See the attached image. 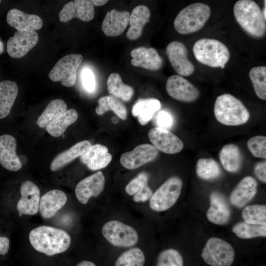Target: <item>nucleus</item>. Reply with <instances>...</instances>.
<instances>
[{"label": "nucleus", "instance_id": "3c124183", "mask_svg": "<svg viewBox=\"0 0 266 266\" xmlns=\"http://www.w3.org/2000/svg\"><path fill=\"white\" fill-rule=\"evenodd\" d=\"M18 158L22 165L26 164L27 162V157L25 155H21L18 157Z\"/></svg>", "mask_w": 266, "mask_h": 266}, {"label": "nucleus", "instance_id": "6e6d98bb", "mask_svg": "<svg viewBox=\"0 0 266 266\" xmlns=\"http://www.w3.org/2000/svg\"><path fill=\"white\" fill-rule=\"evenodd\" d=\"M0 2H1V0H0Z\"/></svg>", "mask_w": 266, "mask_h": 266}, {"label": "nucleus", "instance_id": "c756f323", "mask_svg": "<svg viewBox=\"0 0 266 266\" xmlns=\"http://www.w3.org/2000/svg\"><path fill=\"white\" fill-rule=\"evenodd\" d=\"M219 159L223 167L230 172H236L240 168L242 156L239 148L234 144L224 145L219 153Z\"/></svg>", "mask_w": 266, "mask_h": 266}, {"label": "nucleus", "instance_id": "2eb2a0df", "mask_svg": "<svg viewBox=\"0 0 266 266\" xmlns=\"http://www.w3.org/2000/svg\"><path fill=\"white\" fill-rule=\"evenodd\" d=\"M105 177L103 173L98 171L81 180L75 189V194L78 200L86 204L91 197H97L104 189Z\"/></svg>", "mask_w": 266, "mask_h": 266}, {"label": "nucleus", "instance_id": "72a5a7b5", "mask_svg": "<svg viewBox=\"0 0 266 266\" xmlns=\"http://www.w3.org/2000/svg\"><path fill=\"white\" fill-rule=\"evenodd\" d=\"M98 102V106L96 108L97 114L102 115L107 111L112 110L121 119H127L126 107L117 98L113 96H104L100 98Z\"/></svg>", "mask_w": 266, "mask_h": 266}, {"label": "nucleus", "instance_id": "8fccbe9b", "mask_svg": "<svg viewBox=\"0 0 266 266\" xmlns=\"http://www.w3.org/2000/svg\"><path fill=\"white\" fill-rule=\"evenodd\" d=\"M107 0H92L94 5L96 6H102L105 4L107 2Z\"/></svg>", "mask_w": 266, "mask_h": 266}, {"label": "nucleus", "instance_id": "4468645a", "mask_svg": "<svg viewBox=\"0 0 266 266\" xmlns=\"http://www.w3.org/2000/svg\"><path fill=\"white\" fill-rule=\"evenodd\" d=\"M38 35L35 31H16L7 42V52L13 58H20L26 55L37 44Z\"/></svg>", "mask_w": 266, "mask_h": 266}, {"label": "nucleus", "instance_id": "79ce46f5", "mask_svg": "<svg viewBox=\"0 0 266 266\" xmlns=\"http://www.w3.org/2000/svg\"><path fill=\"white\" fill-rule=\"evenodd\" d=\"M148 174L145 172H140L129 182L125 191L128 195L134 196L148 185Z\"/></svg>", "mask_w": 266, "mask_h": 266}, {"label": "nucleus", "instance_id": "f3484780", "mask_svg": "<svg viewBox=\"0 0 266 266\" xmlns=\"http://www.w3.org/2000/svg\"><path fill=\"white\" fill-rule=\"evenodd\" d=\"M21 198L17 203L19 213L33 215L38 210L40 191L38 187L31 181L23 182L20 186Z\"/></svg>", "mask_w": 266, "mask_h": 266}, {"label": "nucleus", "instance_id": "412c9836", "mask_svg": "<svg viewBox=\"0 0 266 266\" xmlns=\"http://www.w3.org/2000/svg\"><path fill=\"white\" fill-rule=\"evenodd\" d=\"M132 57L131 63L134 66L152 70L160 69L163 64L162 58L154 48L139 47L134 48L131 52Z\"/></svg>", "mask_w": 266, "mask_h": 266}, {"label": "nucleus", "instance_id": "20e7f679", "mask_svg": "<svg viewBox=\"0 0 266 266\" xmlns=\"http://www.w3.org/2000/svg\"><path fill=\"white\" fill-rule=\"evenodd\" d=\"M193 52L199 62L212 67L224 68L230 57L228 47L220 41L213 38L199 39L193 45Z\"/></svg>", "mask_w": 266, "mask_h": 266}, {"label": "nucleus", "instance_id": "cd10ccee", "mask_svg": "<svg viewBox=\"0 0 266 266\" xmlns=\"http://www.w3.org/2000/svg\"><path fill=\"white\" fill-rule=\"evenodd\" d=\"M161 107L160 101L154 98L140 99L134 103L132 114L141 125H146Z\"/></svg>", "mask_w": 266, "mask_h": 266}, {"label": "nucleus", "instance_id": "39448f33", "mask_svg": "<svg viewBox=\"0 0 266 266\" xmlns=\"http://www.w3.org/2000/svg\"><path fill=\"white\" fill-rule=\"evenodd\" d=\"M210 14L208 5L201 2L192 3L179 12L173 22L174 28L181 34L197 32L204 26Z\"/></svg>", "mask_w": 266, "mask_h": 266}, {"label": "nucleus", "instance_id": "c85d7f7f", "mask_svg": "<svg viewBox=\"0 0 266 266\" xmlns=\"http://www.w3.org/2000/svg\"><path fill=\"white\" fill-rule=\"evenodd\" d=\"M18 92V88L15 82L3 80L0 82V119L9 114Z\"/></svg>", "mask_w": 266, "mask_h": 266}, {"label": "nucleus", "instance_id": "09e8293b", "mask_svg": "<svg viewBox=\"0 0 266 266\" xmlns=\"http://www.w3.org/2000/svg\"><path fill=\"white\" fill-rule=\"evenodd\" d=\"M76 266H96V265L92 262L89 261H82L79 263Z\"/></svg>", "mask_w": 266, "mask_h": 266}, {"label": "nucleus", "instance_id": "393cba45", "mask_svg": "<svg viewBox=\"0 0 266 266\" xmlns=\"http://www.w3.org/2000/svg\"><path fill=\"white\" fill-rule=\"evenodd\" d=\"M257 185V182L253 177L246 176L243 178L231 193V203L238 207L244 206L256 194Z\"/></svg>", "mask_w": 266, "mask_h": 266}, {"label": "nucleus", "instance_id": "5701e85b", "mask_svg": "<svg viewBox=\"0 0 266 266\" xmlns=\"http://www.w3.org/2000/svg\"><path fill=\"white\" fill-rule=\"evenodd\" d=\"M210 202L207 212L208 220L217 225L227 223L231 216V210L224 197L218 192H212L210 195Z\"/></svg>", "mask_w": 266, "mask_h": 266}, {"label": "nucleus", "instance_id": "aec40b11", "mask_svg": "<svg viewBox=\"0 0 266 266\" xmlns=\"http://www.w3.org/2000/svg\"><path fill=\"white\" fill-rule=\"evenodd\" d=\"M16 145L13 136L9 134L0 136V164L10 171H18L22 166L16 154Z\"/></svg>", "mask_w": 266, "mask_h": 266}, {"label": "nucleus", "instance_id": "6e6552de", "mask_svg": "<svg viewBox=\"0 0 266 266\" xmlns=\"http://www.w3.org/2000/svg\"><path fill=\"white\" fill-rule=\"evenodd\" d=\"M83 60L80 54H71L60 59L49 73L54 82H61L62 85L70 87L76 82L77 70Z\"/></svg>", "mask_w": 266, "mask_h": 266}, {"label": "nucleus", "instance_id": "a18cd8bd", "mask_svg": "<svg viewBox=\"0 0 266 266\" xmlns=\"http://www.w3.org/2000/svg\"><path fill=\"white\" fill-rule=\"evenodd\" d=\"M152 195L153 192L147 185L133 196V200L136 202H144L150 199Z\"/></svg>", "mask_w": 266, "mask_h": 266}, {"label": "nucleus", "instance_id": "49530a36", "mask_svg": "<svg viewBox=\"0 0 266 266\" xmlns=\"http://www.w3.org/2000/svg\"><path fill=\"white\" fill-rule=\"evenodd\" d=\"M257 177L264 183L266 182V161L256 164L254 170Z\"/></svg>", "mask_w": 266, "mask_h": 266}, {"label": "nucleus", "instance_id": "9b49d317", "mask_svg": "<svg viewBox=\"0 0 266 266\" xmlns=\"http://www.w3.org/2000/svg\"><path fill=\"white\" fill-rule=\"evenodd\" d=\"M148 138L153 145L163 153L173 154L180 152L183 147L182 141L168 130L156 127L150 129Z\"/></svg>", "mask_w": 266, "mask_h": 266}, {"label": "nucleus", "instance_id": "7ed1b4c3", "mask_svg": "<svg viewBox=\"0 0 266 266\" xmlns=\"http://www.w3.org/2000/svg\"><path fill=\"white\" fill-rule=\"evenodd\" d=\"M214 114L219 123L231 126L244 124L250 117L249 112L242 101L230 94L216 98Z\"/></svg>", "mask_w": 266, "mask_h": 266}, {"label": "nucleus", "instance_id": "a878e982", "mask_svg": "<svg viewBox=\"0 0 266 266\" xmlns=\"http://www.w3.org/2000/svg\"><path fill=\"white\" fill-rule=\"evenodd\" d=\"M150 11L145 5H140L134 7L130 14L129 29L126 36L130 40H135L140 36L144 26L149 22Z\"/></svg>", "mask_w": 266, "mask_h": 266}, {"label": "nucleus", "instance_id": "ddd939ff", "mask_svg": "<svg viewBox=\"0 0 266 266\" xmlns=\"http://www.w3.org/2000/svg\"><path fill=\"white\" fill-rule=\"evenodd\" d=\"M159 151L153 145L144 143L137 145L133 150L120 157L121 165L128 169H134L154 160Z\"/></svg>", "mask_w": 266, "mask_h": 266}, {"label": "nucleus", "instance_id": "a19ab883", "mask_svg": "<svg viewBox=\"0 0 266 266\" xmlns=\"http://www.w3.org/2000/svg\"><path fill=\"white\" fill-rule=\"evenodd\" d=\"M247 146L250 153L255 157L266 159V137L263 135L254 136L248 139Z\"/></svg>", "mask_w": 266, "mask_h": 266}, {"label": "nucleus", "instance_id": "423d86ee", "mask_svg": "<svg viewBox=\"0 0 266 266\" xmlns=\"http://www.w3.org/2000/svg\"><path fill=\"white\" fill-rule=\"evenodd\" d=\"M182 181L177 176H172L164 182L152 195L150 207L155 211L166 210L177 201L181 194Z\"/></svg>", "mask_w": 266, "mask_h": 266}, {"label": "nucleus", "instance_id": "f257e3e1", "mask_svg": "<svg viewBox=\"0 0 266 266\" xmlns=\"http://www.w3.org/2000/svg\"><path fill=\"white\" fill-rule=\"evenodd\" d=\"M29 239L36 251L49 256L66 251L71 242L70 237L66 231L47 226L32 230L29 233Z\"/></svg>", "mask_w": 266, "mask_h": 266}, {"label": "nucleus", "instance_id": "0eeeda50", "mask_svg": "<svg viewBox=\"0 0 266 266\" xmlns=\"http://www.w3.org/2000/svg\"><path fill=\"white\" fill-rule=\"evenodd\" d=\"M204 261L211 266H231L234 251L230 244L218 237H211L206 242L202 253Z\"/></svg>", "mask_w": 266, "mask_h": 266}, {"label": "nucleus", "instance_id": "37998d69", "mask_svg": "<svg viewBox=\"0 0 266 266\" xmlns=\"http://www.w3.org/2000/svg\"><path fill=\"white\" fill-rule=\"evenodd\" d=\"M156 123L158 127L166 129L173 125V118L169 112L164 110L161 111L157 114Z\"/></svg>", "mask_w": 266, "mask_h": 266}, {"label": "nucleus", "instance_id": "2f4dec72", "mask_svg": "<svg viewBox=\"0 0 266 266\" xmlns=\"http://www.w3.org/2000/svg\"><path fill=\"white\" fill-rule=\"evenodd\" d=\"M106 84L110 94L124 101L130 100L133 95V88L124 84L121 76L118 73H111L107 78Z\"/></svg>", "mask_w": 266, "mask_h": 266}, {"label": "nucleus", "instance_id": "a211bd4d", "mask_svg": "<svg viewBox=\"0 0 266 266\" xmlns=\"http://www.w3.org/2000/svg\"><path fill=\"white\" fill-rule=\"evenodd\" d=\"M6 21L9 26L21 32L38 30L43 25L42 19L37 15L27 14L16 8L8 11Z\"/></svg>", "mask_w": 266, "mask_h": 266}, {"label": "nucleus", "instance_id": "dca6fc26", "mask_svg": "<svg viewBox=\"0 0 266 266\" xmlns=\"http://www.w3.org/2000/svg\"><path fill=\"white\" fill-rule=\"evenodd\" d=\"M94 5L92 0H74L64 6L59 13V19L61 22H67L76 18L88 22L94 18Z\"/></svg>", "mask_w": 266, "mask_h": 266}, {"label": "nucleus", "instance_id": "ea45409f", "mask_svg": "<svg viewBox=\"0 0 266 266\" xmlns=\"http://www.w3.org/2000/svg\"><path fill=\"white\" fill-rule=\"evenodd\" d=\"M156 266H183V258L178 251L166 249L158 255Z\"/></svg>", "mask_w": 266, "mask_h": 266}, {"label": "nucleus", "instance_id": "4be33fe9", "mask_svg": "<svg viewBox=\"0 0 266 266\" xmlns=\"http://www.w3.org/2000/svg\"><path fill=\"white\" fill-rule=\"evenodd\" d=\"M80 158L81 162L89 169L97 170L105 167L112 157L107 147L97 144L91 146Z\"/></svg>", "mask_w": 266, "mask_h": 266}, {"label": "nucleus", "instance_id": "f704fd0d", "mask_svg": "<svg viewBox=\"0 0 266 266\" xmlns=\"http://www.w3.org/2000/svg\"><path fill=\"white\" fill-rule=\"evenodd\" d=\"M197 175L203 180H212L218 177L221 169L218 163L212 158H200L196 165Z\"/></svg>", "mask_w": 266, "mask_h": 266}, {"label": "nucleus", "instance_id": "6ab92c4d", "mask_svg": "<svg viewBox=\"0 0 266 266\" xmlns=\"http://www.w3.org/2000/svg\"><path fill=\"white\" fill-rule=\"evenodd\" d=\"M130 13L128 11H118L113 9L108 11L103 20L101 30L108 36L121 35L129 23Z\"/></svg>", "mask_w": 266, "mask_h": 266}, {"label": "nucleus", "instance_id": "58836bf2", "mask_svg": "<svg viewBox=\"0 0 266 266\" xmlns=\"http://www.w3.org/2000/svg\"><path fill=\"white\" fill-rule=\"evenodd\" d=\"M145 256L138 248H133L123 252L117 259L115 266H143Z\"/></svg>", "mask_w": 266, "mask_h": 266}, {"label": "nucleus", "instance_id": "f03ea898", "mask_svg": "<svg viewBox=\"0 0 266 266\" xmlns=\"http://www.w3.org/2000/svg\"><path fill=\"white\" fill-rule=\"evenodd\" d=\"M233 11L236 22L249 35L255 38H261L265 35L266 19L256 2L239 0L235 3Z\"/></svg>", "mask_w": 266, "mask_h": 266}, {"label": "nucleus", "instance_id": "9d476101", "mask_svg": "<svg viewBox=\"0 0 266 266\" xmlns=\"http://www.w3.org/2000/svg\"><path fill=\"white\" fill-rule=\"evenodd\" d=\"M166 88L173 99L186 102L197 100L200 95L198 89L187 79L179 75H173L167 80Z\"/></svg>", "mask_w": 266, "mask_h": 266}, {"label": "nucleus", "instance_id": "c03bdc74", "mask_svg": "<svg viewBox=\"0 0 266 266\" xmlns=\"http://www.w3.org/2000/svg\"><path fill=\"white\" fill-rule=\"evenodd\" d=\"M82 79L85 89L89 92L94 90L96 86L94 75L89 69H84L82 73Z\"/></svg>", "mask_w": 266, "mask_h": 266}, {"label": "nucleus", "instance_id": "864d4df0", "mask_svg": "<svg viewBox=\"0 0 266 266\" xmlns=\"http://www.w3.org/2000/svg\"><path fill=\"white\" fill-rule=\"evenodd\" d=\"M4 51V46L0 38V54H1Z\"/></svg>", "mask_w": 266, "mask_h": 266}, {"label": "nucleus", "instance_id": "f8f14e48", "mask_svg": "<svg viewBox=\"0 0 266 266\" xmlns=\"http://www.w3.org/2000/svg\"><path fill=\"white\" fill-rule=\"evenodd\" d=\"M166 54L169 62L180 76H188L195 70L194 64L188 58V51L186 46L182 42L173 41L166 47Z\"/></svg>", "mask_w": 266, "mask_h": 266}, {"label": "nucleus", "instance_id": "603ef678", "mask_svg": "<svg viewBox=\"0 0 266 266\" xmlns=\"http://www.w3.org/2000/svg\"><path fill=\"white\" fill-rule=\"evenodd\" d=\"M266 0H264V6L262 11V13L264 18L266 20Z\"/></svg>", "mask_w": 266, "mask_h": 266}, {"label": "nucleus", "instance_id": "bb28decb", "mask_svg": "<svg viewBox=\"0 0 266 266\" xmlns=\"http://www.w3.org/2000/svg\"><path fill=\"white\" fill-rule=\"evenodd\" d=\"M91 146L89 141L83 140L60 153L52 161L50 165L51 170L55 171L60 169L76 158L80 157Z\"/></svg>", "mask_w": 266, "mask_h": 266}, {"label": "nucleus", "instance_id": "e433bc0d", "mask_svg": "<svg viewBox=\"0 0 266 266\" xmlns=\"http://www.w3.org/2000/svg\"><path fill=\"white\" fill-rule=\"evenodd\" d=\"M250 79L257 97L266 99V66H259L252 68L249 72Z\"/></svg>", "mask_w": 266, "mask_h": 266}, {"label": "nucleus", "instance_id": "de8ad7c7", "mask_svg": "<svg viewBox=\"0 0 266 266\" xmlns=\"http://www.w3.org/2000/svg\"><path fill=\"white\" fill-rule=\"evenodd\" d=\"M9 239L4 236H0V254L4 255L8 253L9 248Z\"/></svg>", "mask_w": 266, "mask_h": 266}, {"label": "nucleus", "instance_id": "5fc2aeb1", "mask_svg": "<svg viewBox=\"0 0 266 266\" xmlns=\"http://www.w3.org/2000/svg\"><path fill=\"white\" fill-rule=\"evenodd\" d=\"M22 215H23V214H22V213H19V215L20 216H22Z\"/></svg>", "mask_w": 266, "mask_h": 266}, {"label": "nucleus", "instance_id": "473e14b6", "mask_svg": "<svg viewBox=\"0 0 266 266\" xmlns=\"http://www.w3.org/2000/svg\"><path fill=\"white\" fill-rule=\"evenodd\" d=\"M67 110L65 102L61 99L51 100L37 120L38 126L41 128H46Z\"/></svg>", "mask_w": 266, "mask_h": 266}, {"label": "nucleus", "instance_id": "1a4fd4ad", "mask_svg": "<svg viewBox=\"0 0 266 266\" xmlns=\"http://www.w3.org/2000/svg\"><path fill=\"white\" fill-rule=\"evenodd\" d=\"M102 234L112 245L118 247H131L138 241L137 232L130 226L117 220L105 223Z\"/></svg>", "mask_w": 266, "mask_h": 266}, {"label": "nucleus", "instance_id": "b1692460", "mask_svg": "<svg viewBox=\"0 0 266 266\" xmlns=\"http://www.w3.org/2000/svg\"><path fill=\"white\" fill-rule=\"evenodd\" d=\"M66 201L67 197L64 192L59 190L48 191L40 200L39 209L41 216L45 219L53 217Z\"/></svg>", "mask_w": 266, "mask_h": 266}, {"label": "nucleus", "instance_id": "c9c22d12", "mask_svg": "<svg viewBox=\"0 0 266 266\" xmlns=\"http://www.w3.org/2000/svg\"><path fill=\"white\" fill-rule=\"evenodd\" d=\"M232 231L238 237L243 239L265 237L266 225H254L240 222L234 225Z\"/></svg>", "mask_w": 266, "mask_h": 266}, {"label": "nucleus", "instance_id": "7c9ffc66", "mask_svg": "<svg viewBox=\"0 0 266 266\" xmlns=\"http://www.w3.org/2000/svg\"><path fill=\"white\" fill-rule=\"evenodd\" d=\"M78 118L77 112L74 109L66 110L64 113L49 124L46 128V131L54 137H59L70 125Z\"/></svg>", "mask_w": 266, "mask_h": 266}, {"label": "nucleus", "instance_id": "4c0bfd02", "mask_svg": "<svg viewBox=\"0 0 266 266\" xmlns=\"http://www.w3.org/2000/svg\"><path fill=\"white\" fill-rule=\"evenodd\" d=\"M242 216L246 223L266 225V206L262 204L247 205L243 209Z\"/></svg>", "mask_w": 266, "mask_h": 266}]
</instances>
